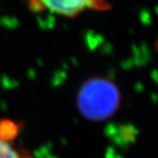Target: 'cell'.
Instances as JSON below:
<instances>
[{
  "instance_id": "6da1fadb",
  "label": "cell",
  "mask_w": 158,
  "mask_h": 158,
  "mask_svg": "<svg viewBox=\"0 0 158 158\" xmlns=\"http://www.w3.org/2000/svg\"><path fill=\"white\" fill-rule=\"evenodd\" d=\"M117 104V90L107 81L90 82L80 94V106L83 113L91 118L106 117L116 109Z\"/></svg>"
},
{
  "instance_id": "7a4b0ae2",
  "label": "cell",
  "mask_w": 158,
  "mask_h": 158,
  "mask_svg": "<svg viewBox=\"0 0 158 158\" xmlns=\"http://www.w3.org/2000/svg\"><path fill=\"white\" fill-rule=\"evenodd\" d=\"M33 12L48 14L64 18H76L85 11H107L110 4L107 0H27Z\"/></svg>"
},
{
  "instance_id": "3957f363",
  "label": "cell",
  "mask_w": 158,
  "mask_h": 158,
  "mask_svg": "<svg viewBox=\"0 0 158 158\" xmlns=\"http://www.w3.org/2000/svg\"><path fill=\"white\" fill-rule=\"evenodd\" d=\"M18 131V125L14 122H0V158H31L15 146Z\"/></svg>"
}]
</instances>
